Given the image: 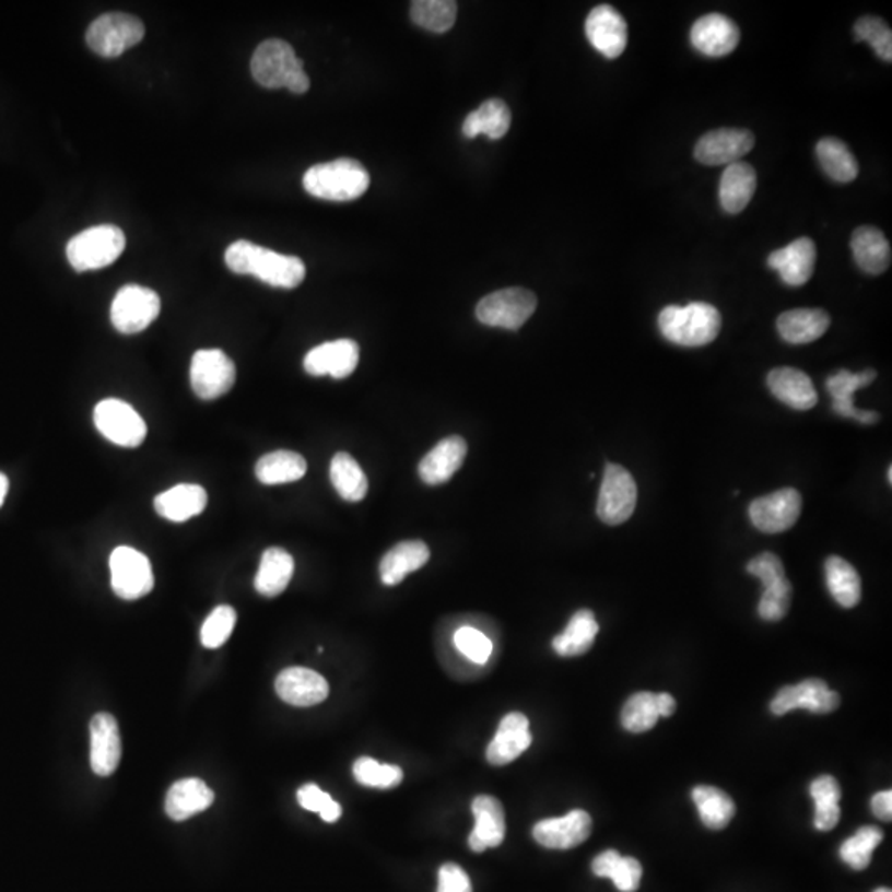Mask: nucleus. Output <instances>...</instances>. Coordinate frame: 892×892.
<instances>
[{
  "label": "nucleus",
  "instance_id": "34",
  "mask_svg": "<svg viewBox=\"0 0 892 892\" xmlns=\"http://www.w3.org/2000/svg\"><path fill=\"white\" fill-rule=\"evenodd\" d=\"M294 561L284 549L270 548L263 552L255 577V588L258 594L273 599L283 594L293 577Z\"/></svg>",
  "mask_w": 892,
  "mask_h": 892
},
{
  "label": "nucleus",
  "instance_id": "40",
  "mask_svg": "<svg viewBox=\"0 0 892 892\" xmlns=\"http://www.w3.org/2000/svg\"><path fill=\"white\" fill-rule=\"evenodd\" d=\"M825 577L830 594L843 609H853L861 602V577L848 561L838 555L826 559Z\"/></svg>",
  "mask_w": 892,
  "mask_h": 892
},
{
  "label": "nucleus",
  "instance_id": "59",
  "mask_svg": "<svg viewBox=\"0 0 892 892\" xmlns=\"http://www.w3.org/2000/svg\"><path fill=\"white\" fill-rule=\"evenodd\" d=\"M888 481H889V484L892 483V468L891 467H889V470H888Z\"/></svg>",
  "mask_w": 892,
  "mask_h": 892
},
{
  "label": "nucleus",
  "instance_id": "49",
  "mask_svg": "<svg viewBox=\"0 0 892 892\" xmlns=\"http://www.w3.org/2000/svg\"><path fill=\"white\" fill-rule=\"evenodd\" d=\"M791 594L794 587L787 577L765 587L759 602V617L765 622H780L790 610Z\"/></svg>",
  "mask_w": 892,
  "mask_h": 892
},
{
  "label": "nucleus",
  "instance_id": "12",
  "mask_svg": "<svg viewBox=\"0 0 892 892\" xmlns=\"http://www.w3.org/2000/svg\"><path fill=\"white\" fill-rule=\"evenodd\" d=\"M96 429L109 442L126 448H136L148 435L142 416L129 403L119 399L102 400L93 413Z\"/></svg>",
  "mask_w": 892,
  "mask_h": 892
},
{
  "label": "nucleus",
  "instance_id": "45",
  "mask_svg": "<svg viewBox=\"0 0 892 892\" xmlns=\"http://www.w3.org/2000/svg\"><path fill=\"white\" fill-rule=\"evenodd\" d=\"M884 833L878 826H862L855 836L846 840L840 848L843 862L855 871H862L871 865L872 853L881 845Z\"/></svg>",
  "mask_w": 892,
  "mask_h": 892
},
{
  "label": "nucleus",
  "instance_id": "38",
  "mask_svg": "<svg viewBox=\"0 0 892 892\" xmlns=\"http://www.w3.org/2000/svg\"><path fill=\"white\" fill-rule=\"evenodd\" d=\"M810 795L814 800L813 825L818 832H830L842 820V787L832 775L814 778L810 785Z\"/></svg>",
  "mask_w": 892,
  "mask_h": 892
},
{
  "label": "nucleus",
  "instance_id": "2",
  "mask_svg": "<svg viewBox=\"0 0 892 892\" xmlns=\"http://www.w3.org/2000/svg\"><path fill=\"white\" fill-rule=\"evenodd\" d=\"M661 334L683 348L711 344L719 336L723 318L709 303L693 302L688 306H666L658 316Z\"/></svg>",
  "mask_w": 892,
  "mask_h": 892
},
{
  "label": "nucleus",
  "instance_id": "54",
  "mask_svg": "<svg viewBox=\"0 0 892 892\" xmlns=\"http://www.w3.org/2000/svg\"><path fill=\"white\" fill-rule=\"evenodd\" d=\"M436 892H473V888L463 868L454 862H446L439 868Z\"/></svg>",
  "mask_w": 892,
  "mask_h": 892
},
{
  "label": "nucleus",
  "instance_id": "41",
  "mask_svg": "<svg viewBox=\"0 0 892 892\" xmlns=\"http://www.w3.org/2000/svg\"><path fill=\"white\" fill-rule=\"evenodd\" d=\"M817 157L826 176L835 183L848 184L858 177V161L842 139H820L817 144Z\"/></svg>",
  "mask_w": 892,
  "mask_h": 892
},
{
  "label": "nucleus",
  "instance_id": "23",
  "mask_svg": "<svg viewBox=\"0 0 892 892\" xmlns=\"http://www.w3.org/2000/svg\"><path fill=\"white\" fill-rule=\"evenodd\" d=\"M92 733V768L99 777L115 774L121 761V736L118 723L108 713H98L90 724Z\"/></svg>",
  "mask_w": 892,
  "mask_h": 892
},
{
  "label": "nucleus",
  "instance_id": "8",
  "mask_svg": "<svg viewBox=\"0 0 892 892\" xmlns=\"http://www.w3.org/2000/svg\"><path fill=\"white\" fill-rule=\"evenodd\" d=\"M638 501L635 478L626 468L609 463L600 486L597 516L603 525L620 526L632 517Z\"/></svg>",
  "mask_w": 892,
  "mask_h": 892
},
{
  "label": "nucleus",
  "instance_id": "30",
  "mask_svg": "<svg viewBox=\"0 0 892 892\" xmlns=\"http://www.w3.org/2000/svg\"><path fill=\"white\" fill-rule=\"evenodd\" d=\"M758 189V174L748 163L730 164L720 177L719 200L727 213H740Z\"/></svg>",
  "mask_w": 892,
  "mask_h": 892
},
{
  "label": "nucleus",
  "instance_id": "58",
  "mask_svg": "<svg viewBox=\"0 0 892 892\" xmlns=\"http://www.w3.org/2000/svg\"><path fill=\"white\" fill-rule=\"evenodd\" d=\"M9 493V480L4 473H0V506L4 504L5 496Z\"/></svg>",
  "mask_w": 892,
  "mask_h": 892
},
{
  "label": "nucleus",
  "instance_id": "17",
  "mask_svg": "<svg viewBox=\"0 0 892 892\" xmlns=\"http://www.w3.org/2000/svg\"><path fill=\"white\" fill-rule=\"evenodd\" d=\"M591 817L584 810H572L561 818L542 820L532 830L539 845L549 849H572L591 835Z\"/></svg>",
  "mask_w": 892,
  "mask_h": 892
},
{
  "label": "nucleus",
  "instance_id": "24",
  "mask_svg": "<svg viewBox=\"0 0 892 892\" xmlns=\"http://www.w3.org/2000/svg\"><path fill=\"white\" fill-rule=\"evenodd\" d=\"M532 743L529 719L523 713H509L503 717L496 736L488 746L486 759L491 765H507L516 761Z\"/></svg>",
  "mask_w": 892,
  "mask_h": 892
},
{
  "label": "nucleus",
  "instance_id": "60",
  "mask_svg": "<svg viewBox=\"0 0 892 892\" xmlns=\"http://www.w3.org/2000/svg\"><path fill=\"white\" fill-rule=\"evenodd\" d=\"M875 892H891V889L888 888H878Z\"/></svg>",
  "mask_w": 892,
  "mask_h": 892
},
{
  "label": "nucleus",
  "instance_id": "37",
  "mask_svg": "<svg viewBox=\"0 0 892 892\" xmlns=\"http://www.w3.org/2000/svg\"><path fill=\"white\" fill-rule=\"evenodd\" d=\"M308 471L305 458L294 451L278 450L265 455L255 467L258 481L268 486L273 484L294 483L302 480Z\"/></svg>",
  "mask_w": 892,
  "mask_h": 892
},
{
  "label": "nucleus",
  "instance_id": "31",
  "mask_svg": "<svg viewBox=\"0 0 892 892\" xmlns=\"http://www.w3.org/2000/svg\"><path fill=\"white\" fill-rule=\"evenodd\" d=\"M212 788L200 778H184L171 787L166 798V811L174 822H184L193 814L207 810L213 803Z\"/></svg>",
  "mask_w": 892,
  "mask_h": 892
},
{
  "label": "nucleus",
  "instance_id": "28",
  "mask_svg": "<svg viewBox=\"0 0 892 892\" xmlns=\"http://www.w3.org/2000/svg\"><path fill=\"white\" fill-rule=\"evenodd\" d=\"M832 319L823 309H790L777 319V331L790 344H808L829 331Z\"/></svg>",
  "mask_w": 892,
  "mask_h": 892
},
{
  "label": "nucleus",
  "instance_id": "55",
  "mask_svg": "<svg viewBox=\"0 0 892 892\" xmlns=\"http://www.w3.org/2000/svg\"><path fill=\"white\" fill-rule=\"evenodd\" d=\"M871 810L882 822L892 820V791L881 790L871 798Z\"/></svg>",
  "mask_w": 892,
  "mask_h": 892
},
{
  "label": "nucleus",
  "instance_id": "51",
  "mask_svg": "<svg viewBox=\"0 0 892 892\" xmlns=\"http://www.w3.org/2000/svg\"><path fill=\"white\" fill-rule=\"evenodd\" d=\"M454 642L458 652L470 661L477 662V665H486L488 659L493 655L491 639L480 630L473 629V626L458 629L455 632Z\"/></svg>",
  "mask_w": 892,
  "mask_h": 892
},
{
  "label": "nucleus",
  "instance_id": "52",
  "mask_svg": "<svg viewBox=\"0 0 892 892\" xmlns=\"http://www.w3.org/2000/svg\"><path fill=\"white\" fill-rule=\"evenodd\" d=\"M297 801H300V805H302L305 810L316 811V813L321 814L326 823L338 822L339 818H341V805H339L331 795L322 791L316 784L303 785V787L297 790Z\"/></svg>",
  "mask_w": 892,
  "mask_h": 892
},
{
  "label": "nucleus",
  "instance_id": "5",
  "mask_svg": "<svg viewBox=\"0 0 892 892\" xmlns=\"http://www.w3.org/2000/svg\"><path fill=\"white\" fill-rule=\"evenodd\" d=\"M538 308V296L525 287L494 291L478 303L477 318L490 328L517 331Z\"/></svg>",
  "mask_w": 892,
  "mask_h": 892
},
{
  "label": "nucleus",
  "instance_id": "39",
  "mask_svg": "<svg viewBox=\"0 0 892 892\" xmlns=\"http://www.w3.org/2000/svg\"><path fill=\"white\" fill-rule=\"evenodd\" d=\"M510 128V111L503 99H488L480 108L471 111L465 119L463 134L474 139L486 134L490 139H501Z\"/></svg>",
  "mask_w": 892,
  "mask_h": 892
},
{
  "label": "nucleus",
  "instance_id": "11",
  "mask_svg": "<svg viewBox=\"0 0 892 892\" xmlns=\"http://www.w3.org/2000/svg\"><path fill=\"white\" fill-rule=\"evenodd\" d=\"M250 70L255 82L263 89H286L291 77L303 70V60L296 57L287 42L271 38L258 45Z\"/></svg>",
  "mask_w": 892,
  "mask_h": 892
},
{
  "label": "nucleus",
  "instance_id": "32",
  "mask_svg": "<svg viewBox=\"0 0 892 892\" xmlns=\"http://www.w3.org/2000/svg\"><path fill=\"white\" fill-rule=\"evenodd\" d=\"M430 549L422 541H403L394 545L383 561H380L379 572L384 584L394 587L399 585L407 575L419 571L429 562Z\"/></svg>",
  "mask_w": 892,
  "mask_h": 892
},
{
  "label": "nucleus",
  "instance_id": "57",
  "mask_svg": "<svg viewBox=\"0 0 892 892\" xmlns=\"http://www.w3.org/2000/svg\"><path fill=\"white\" fill-rule=\"evenodd\" d=\"M656 706H658L659 717L673 716L677 711V701L668 693L656 694Z\"/></svg>",
  "mask_w": 892,
  "mask_h": 892
},
{
  "label": "nucleus",
  "instance_id": "1",
  "mask_svg": "<svg viewBox=\"0 0 892 892\" xmlns=\"http://www.w3.org/2000/svg\"><path fill=\"white\" fill-rule=\"evenodd\" d=\"M225 263L237 274H251L274 287L293 290L306 278L302 258L278 254L247 240L232 244L225 251Z\"/></svg>",
  "mask_w": 892,
  "mask_h": 892
},
{
  "label": "nucleus",
  "instance_id": "15",
  "mask_svg": "<svg viewBox=\"0 0 892 892\" xmlns=\"http://www.w3.org/2000/svg\"><path fill=\"white\" fill-rule=\"evenodd\" d=\"M754 145L755 136L748 129H716L697 141L694 157L704 166H730L740 163Z\"/></svg>",
  "mask_w": 892,
  "mask_h": 892
},
{
  "label": "nucleus",
  "instance_id": "19",
  "mask_svg": "<svg viewBox=\"0 0 892 892\" xmlns=\"http://www.w3.org/2000/svg\"><path fill=\"white\" fill-rule=\"evenodd\" d=\"M278 696L296 707L316 706L329 696V684L321 674L308 668H287L274 683Z\"/></svg>",
  "mask_w": 892,
  "mask_h": 892
},
{
  "label": "nucleus",
  "instance_id": "10",
  "mask_svg": "<svg viewBox=\"0 0 892 892\" xmlns=\"http://www.w3.org/2000/svg\"><path fill=\"white\" fill-rule=\"evenodd\" d=\"M111 587L119 599L138 600L154 587V575L151 562L142 552L121 545L113 551L109 558Z\"/></svg>",
  "mask_w": 892,
  "mask_h": 892
},
{
  "label": "nucleus",
  "instance_id": "6",
  "mask_svg": "<svg viewBox=\"0 0 892 892\" xmlns=\"http://www.w3.org/2000/svg\"><path fill=\"white\" fill-rule=\"evenodd\" d=\"M144 24L134 15L111 12L92 22L86 44L103 58H116L144 38Z\"/></svg>",
  "mask_w": 892,
  "mask_h": 892
},
{
  "label": "nucleus",
  "instance_id": "25",
  "mask_svg": "<svg viewBox=\"0 0 892 892\" xmlns=\"http://www.w3.org/2000/svg\"><path fill=\"white\" fill-rule=\"evenodd\" d=\"M471 811L477 818V825L468 838L470 848L474 853H483L500 846L506 836V817L501 801L491 795H480L471 803Z\"/></svg>",
  "mask_w": 892,
  "mask_h": 892
},
{
  "label": "nucleus",
  "instance_id": "56",
  "mask_svg": "<svg viewBox=\"0 0 892 892\" xmlns=\"http://www.w3.org/2000/svg\"><path fill=\"white\" fill-rule=\"evenodd\" d=\"M286 90H290L291 93L294 95H303V93L308 92L309 90V79L308 74L305 73V70L297 71L291 77L290 82H287Z\"/></svg>",
  "mask_w": 892,
  "mask_h": 892
},
{
  "label": "nucleus",
  "instance_id": "20",
  "mask_svg": "<svg viewBox=\"0 0 892 892\" xmlns=\"http://www.w3.org/2000/svg\"><path fill=\"white\" fill-rule=\"evenodd\" d=\"M768 267L780 274L788 286H803L810 280L817 265V245L811 238L801 237L768 255Z\"/></svg>",
  "mask_w": 892,
  "mask_h": 892
},
{
  "label": "nucleus",
  "instance_id": "9",
  "mask_svg": "<svg viewBox=\"0 0 892 892\" xmlns=\"http://www.w3.org/2000/svg\"><path fill=\"white\" fill-rule=\"evenodd\" d=\"M234 361L220 349H202L190 362V386L199 399L215 400L234 387Z\"/></svg>",
  "mask_w": 892,
  "mask_h": 892
},
{
  "label": "nucleus",
  "instance_id": "13",
  "mask_svg": "<svg viewBox=\"0 0 892 892\" xmlns=\"http://www.w3.org/2000/svg\"><path fill=\"white\" fill-rule=\"evenodd\" d=\"M800 513L801 494L794 488L759 497L749 506L752 525L765 535H778L794 528Z\"/></svg>",
  "mask_w": 892,
  "mask_h": 892
},
{
  "label": "nucleus",
  "instance_id": "46",
  "mask_svg": "<svg viewBox=\"0 0 892 892\" xmlns=\"http://www.w3.org/2000/svg\"><path fill=\"white\" fill-rule=\"evenodd\" d=\"M622 726L629 732L642 733L652 730L659 719L656 694L636 693L626 701L622 709Z\"/></svg>",
  "mask_w": 892,
  "mask_h": 892
},
{
  "label": "nucleus",
  "instance_id": "4",
  "mask_svg": "<svg viewBox=\"0 0 892 892\" xmlns=\"http://www.w3.org/2000/svg\"><path fill=\"white\" fill-rule=\"evenodd\" d=\"M125 248L126 237L121 228L96 225L68 242L67 258L77 271L102 270L115 263Z\"/></svg>",
  "mask_w": 892,
  "mask_h": 892
},
{
  "label": "nucleus",
  "instance_id": "18",
  "mask_svg": "<svg viewBox=\"0 0 892 892\" xmlns=\"http://www.w3.org/2000/svg\"><path fill=\"white\" fill-rule=\"evenodd\" d=\"M359 344L352 339L325 342L306 354L303 367L309 376L345 379L357 368Z\"/></svg>",
  "mask_w": 892,
  "mask_h": 892
},
{
  "label": "nucleus",
  "instance_id": "43",
  "mask_svg": "<svg viewBox=\"0 0 892 892\" xmlns=\"http://www.w3.org/2000/svg\"><path fill=\"white\" fill-rule=\"evenodd\" d=\"M332 486L339 496L349 503H359L364 500L368 491V481L357 461L349 454H336L329 468Z\"/></svg>",
  "mask_w": 892,
  "mask_h": 892
},
{
  "label": "nucleus",
  "instance_id": "35",
  "mask_svg": "<svg viewBox=\"0 0 892 892\" xmlns=\"http://www.w3.org/2000/svg\"><path fill=\"white\" fill-rule=\"evenodd\" d=\"M599 635V623L590 610H578L561 635L552 639V648L562 658L585 655Z\"/></svg>",
  "mask_w": 892,
  "mask_h": 892
},
{
  "label": "nucleus",
  "instance_id": "27",
  "mask_svg": "<svg viewBox=\"0 0 892 892\" xmlns=\"http://www.w3.org/2000/svg\"><path fill=\"white\" fill-rule=\"evenodd\" d=\"M767 386L775 399L795 410H810L817 406L813 383L805 372L794 367H777L767 376Z\"/></svg>",
  "mask_w": 892,
  "mask_h": 892
},
{
  "label": "nucleus",
  "instance_id": "26",
  "mask_svg": "<svg viewBox=\"0 0 892 892\" xmlns=\"http://www.w3.org/2000/svg\"><path fill=\"white\" fill-rule=\"evenodd\" d=\"M875 379L876 371H872V368H866L861 374H853L846 368L836 372L835 376L826 380V390L833 397V410L838 415L845 416V419H855L858 422L866 423V425L878 422L879 413L856 410L855 402H853L855 394L862 387H868L869 384L875 383Z\"/></svg>",
  "mask_w": 892,
  "mask_h": 892
},
{
  "label": "nucleus",
  "instance_id": "3",
  "mask_svg": "<svg viewBox=\"0 0 892 892\" xmlns=\"http://www.w3.org/2000/svg\"><path fill=\"white\" fill-rule=\"evenodd\" d=\"M371 176L355 160H338L309 167L303 187L309 196L331 202H351L367 192Z\"/></svg>",
  "mask_w": 892,
  "mask_h": 892
},
{
  "label": "nucleus",
  "instance_id": "53",
  "mask_svg": "<svg viewBox=\"0 0 892 892\" xmlns=\"http://www.w3.org/2000/svg\"><path fill=\"white\" fill-rule=\"evenodd\" d=\"M748 572L758 577L764 584V588L785 578L784 562L772 552H762L761 555L752 559L748 564Z\"/></svg>",
  "mask_w": 892,
  "mask_h": 892
},
{
  "label": "nucleus",
  "instance_id": "48",
  "mask_svg": "<svg viewBox=\"0 0 892 892\" xmlns=\"http://www.w3.org/2000/svg\"><path fill=\"white\" fill-rule=\"evenodd\" d=\"M237 623V612L232 607L220 606L207 617L200 630V642L206 648H220L231 638Z\"/></svg>",
  "mask_w": 892,
  "mask_h": 892
},
{
  "label": "nucleus",
  "instance_id": "44",
  "mask_svg": "<svg viewBox=\"0 0 892 892\" xmlns=\"http://www.w3.org/2000/svg\"><path fill=\"white\" fill-rule=\"evenodd\" d=\"M458 4L454 0H415L410 8L413 24L433 34H445L457 21Z\"/></svg>",
  "mask_w": 892,
  "mask_h": 892
},
{
  "label": "nucleus",
  "instance_id": "36",
  "mask_svg": "<svg viewBox=\"0 0 892 892\" xmlns=\"http://www.w3.org/2000/svg\"><path fill=\"white\" fill-rule=\"evenodd\" d=\"M591 871L599 878L612 879L613 884L622 892L638 891L643 876L638 859L622 856L615 849L600 853L591 862Z\"/></svg>",
  "mask_w": 892,
  "mask_h": 892
},
{
  "label": "nucleus",
  "instance_id": "33",
  "mask_svg": "<svg viewBox=\"0 0 892 892\" xmlns=\"http://www.w3.org/2000/svg\"><path fill=\"white\" fill-rule=\"evenodd\" d=\"M852 250L856 265L865 273L881 274L891 267V245L879 228H856Z\"/></svg>",
  "mask_w": 892,
  "mask_h": 892
},
{
  "label": "nucleus",
  "instance_id": "22",
  "mask_svg": "<svg viewBox=\"0 0 892 892\" xmlns=\"http://www.w3.org/2000/svg\"><path fill=\"white\" fill-rule=\"evenodd\" d=\"M467 454L468 445L461 436L451 435L443 438L420 461V478L429 486H438L450 481L465 463Z\"/></svg>",
  "mask_w": 892,
  "mask_h": 892
},
{
  "label": "nucleus",
  "instance_id": "16",
  "mask_svg": "<svg viewBox=\"0 0 892 892\" xmlns=\"http://www.w3.org/2000/svg\"><path fill=\"white\" fill-rule=\"evenodd\" d=\"M585 35L591 47L609 60L619 58L629 44L625 19L612 5H599L588 14L585 21Z\"/></svg>",
  "mask_w": 892,
  "mask_h": 892
},
{
  "label": "nucleus",
  "instance_id": "50",
  "mask_svg": "<svg viewBox=\"0 0 892 892\" xmlns=\"http://www.w3.org/2000/svg\"><path fill=\"white\" fill-rule=\"evenodd\" d=\"M855 37L858 42H869L882 60H892V32L882 19L872 15L859 19L855 25Z\"/></svg>",
  "mask_w": 892,
  "mask_h": 892
},
{
  "label": "nucleus",
  "instance_id": "7",
  "mask_svg": "<svg viewBox=\"0 0 892 892\" xmlns=\"http://www.w3.org/2000/svg\"><path fill=\"white\" fill-rule=\"evenodd\" d=\"M160 313L161 297L156 291L128 284L113 300L111 322L121 334H138L153 325Z\"/></svg>",
  "mask_w": 892,
  "mask_h": 892
},
{
  "label": "nucleus",
  "instance_id": "21",
  "mask_svg": "<svg viewBox=\"0 0 892 892\" xmlns=\"http://www.w3.org/2000/svg\"><path fill=\"white\" fill-rule=\"evenodd\" d=\"M739 42V27L726 15H704L691 28V44L706 57H726L736 50Z\"/></svg>",
  "mask_w": 892,
  "mask_h": 892
},
{
  "label": "nucleus",
  "instance_id": "42",
  "mask_svg": "<svg viewBox=\"0 0 892 892\" xmlns=\"http://www.w3.org/2000/svg\"><path fill=\"white\" fill-rule=\"evenodd\" d=\"M693 801L700 811L701 822L714 832L726 829L736 814V803L720 788L700 785L693 790Z\"/></svg>",
  "mask_w": 892,
  "mask_h": 892
},
{
  "label": "nucleus",
  "instance_id": "47",
  "mask_svg": "<svg viewBox=\"0 0 892 892\" xmlns=\"http://www.w3.org/2000/svg\"><path fill=\"white\" fill-rule=\"evenodd\" d=\"M352 774L359 784L380 790L399 787L403 780V771L399 765L379 764L371 758L357 759L352 765Z\"/></svg>",
  "mask_w": 892,
  "mask_h": 892
},
{
  "label": "nucleus",
  "instance_id": "29",
  "mask_svg": "<svg viewBox=\"0 0 892 892\" xmlns=\"http://www.w3.org/2000/svg\"><path fill=\"white\" fill-rule=\"evenodd\" d=\"M156 513L173 523H186L207 507V491L199 484H177L154 500Z\"/></svg>",
  "mask_w": 892,
  "mask_h": 892
},
{
  "label": "nucleus",
  "instance_id": "14",
  "mask_svg": "<svg viewBox=\"0 0 892 892\" xmlns=\"http://www.w3.org/2000/svg\"><path fill=\"white\" fill-rule=\"evenodd\" d=\"M842 697L832 691L823 680L801 681L795 686H785L775 694L771 703L774 716H785L795 709L810 711L811 714H830L838 709Z\"/></svg>",
  "mask_w": 892,
  "mask_h": 892
}]
</instances>
